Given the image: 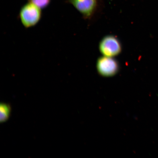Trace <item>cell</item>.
<instances>
[{
    "mask_svg": "<svg viewBox=\"0 0 158 158\" xmlns=\"http://www.w3.org/2000/svg\"><path fill=\"white\" fill-rule=\"evenodd\" d=\"M99 47L103 56L108 57L117 56L122 51V45L119 40L113 35L104 37L100 41Z\"/></svg>",
    "mask_w": 158,
    "mask_h": 158,
    "instance_id": "2",
    "label": "cell"
},
{
    "mask_svg": "<svg viewBox=\"0 0 158 158\" xmlns=\"http://www.w3.org/2000/svg\"><path fill=\"white\" fill-rule=\"evenodd\" d=\"M11 111L10 106L8 104L1 103L0 105V122H6L10 117Z\"/></svg>",
    "mask_w": 158,
    "mask_h": 158,
    "instance_id": "5",
    "label": "cell"
},
{
    "mask_svg": "<svg viewBox=\"0 0 158 158\" xmlns=\"http://www.w3.org/2000/svg\"><path fill=\"white\" fill-rule=\"evenodd\" d=\"M85 19H89L94 14L98 5V0H68Z\"/></svg>",
    "mask_w": 158,
    "mask_h": 158,
    "instance_id": "4",
    "label": "cell"
},
{
    "mask_svg": "<svg viewBox=\"0 0 158 158\" xmlns=\"http://www.w3.org/2000/svg\"><path fill=\"white\" fill-rule=\"evenodd\" d=\"M97 70L101 76L110 77L114 76L118 72L119 65L113 57H100L97 62Z\"/></svg>",
    "mask_w": 158,
    "mask_h": 158,
    "instance_id": "3",
    "label": "cell"
},
{
    "mask_svg": "<svg viewBox=\"0 0 158 158\" xmlns=\"http://www.w3.org/2000/svg\"><path fill=\"white\" fill-rule=\"evenodd\" d=\"M41 16L40 8L29 2L22 7L19 13L22 24L26 28L36 25L40 21Z\"/></svg>",
    "mask_w": 158,
    "mask_h": 158,
    "instance_id": "1",
    "label": "cell"
},
{
    "mask_svg": "<svg viewBox=\"0 0 158 158\" xmlns=\"http://www.w3.org/2000/svg\"><path fill=\"white\" fill-rule=\"evenodd\" d=\"M28 2L37 6L41 9L47 7L50 3L51 0H28Z\"/></svg>",
    "mask_w": 158,
    "mask_h": 158,
    "instance_id": "6",
    "label": "cell"
}]
</instances>
